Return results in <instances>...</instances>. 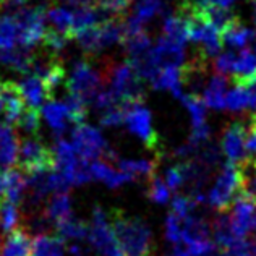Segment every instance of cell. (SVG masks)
Returning <instances> with one entry per match:
<instances>
[{"instance_id":"obj_32","label":"cell","mask_w":256,"mask_h":256,"mask_svg":"<svg viewBox=\"0 0 256 256\" xmlns=\"http://www.w3.org/2000/svg\"><path fill=\"white\" fill-rule=\"evenodd\" d=\"M16 128L22 130L26 136H38L39 128H41V114H39V109L26 106L24 112L22 114V117H20L16 124Z\"/></svg>"},{"instance_id":"obj_10","label":"cell","mask_w":256,"mask_h":256,"mask_svg":"<svg viewBox=\"0 0 256 256\" xmlns=\"http://www.w3.org/2000/svg\"><path fill=\"white\" fill-rule=\"evenodd\" d=\"M220 150L228 162L238 164L248 156L246 151V122L235 118L228 122L220 134Z\"/></svg>"},{"instance_id":"obj_4","label":"cell","mask_w":256,"mask_h":256,"mask_svg":"<svg viewBox=\"0 0 256 256\" xmlns=\"http://www.w3.org/2000/svg\"><path fill=\"white\" fill-rule=\"evenodd\" d=\"M242 192H244V185H242L237 164L227 160L220 167L216 184L208 193V203L216 212H227L232 210Z\"/></svg>"},{"instance_id":"obj_14","label":"cell","mask_w":256,"mask_h":256,"mask_svg":"<svg viewBox=\"0 0 256 256\" xmlns=\"http://www.w3.org/2000/svg\"><path fill=\"white\" fill-rule=\"evenodd\" d=\"M211 232L216 245L222 250H227L228 253H232L235 245L242 240L235 234L230 214L227 212H218V216L211 220Z\"/></svg>"},{"instance_id":"obj_48","label":"cell","mask_w":256,"mask_h":256,"mask_svg":"<svg viewBox=\"0 0 256 256\" xmlns=\"http://www.w3.org/2000/svg\"><path fill=\"white\" fill-rule=\"evenodd\" d=\"M8 2H12V4H15V5H24L28 0H8Z\"/></svg>"},{"instance_id":"obj_22","label":"cell","mask_w":256,"mask_h":256,"mask_svg":"<svg viewBox=\"0 0 256 256\" xmlns=\"http://www.w3.org/2000/svg\"><path fill=\"white\" fill-rule=\"evenodd\" d=\"M65 238L58 234H39L32 242V256H65Z\"/></svg>"},{"instance_id":"obj_21","label":"cell","mask_w":256,"mask_h":256,"mask_svg":"<svg viewBox=\"0 0 256 256\" xmlns=\"http://www.w3.org/2000/svg\"><path fill=\"white\" fill-rule=\"evenodd\" d=\"M118 170H122L128 174L132 177V180L143 177L148 182H151L154 177H158V164L159 159H141V160H133V159H117Z\"/></svg>"},{"instance_id":"obj_39","label":"cell","mask_w":256,"mask_h":256,"mask_svg":"<svg viewBox=\"0 0 256 256\" xmlns=\"http://www.w3.org/2000/svg\"><path fill=\"white\" fill-rule=\"evenodd\" d=\"M132 107L128 106H124V104H117L110 107V109H107L106 112H102V116H100L99 122L102 126H117V125H122L125 124L126 120V114L130 110Z\"/></svg>"},{"instance_id":"obj_12","label":"cell","mask_w":256,"mask_h":256,"mask_svg":"<svg viewBox=\"0 0 256 256\" xmlns=\"http://www.w3.org/2000/svg\"><path fill=\"white\" fill-rule=\"evenodd\" d=\"M151 58L158 70L169 68V66H184L185 46L177 44L162 36L151 49Z\"/></svg>"},{"instance_id":"obj_41","label":"cell","mask_w":256,"mask_h":256,"mask_svg":"<svg viewBox=\"0 0 256 256\" xmlns=\"http://www.w3.org/2000/svg\"><path fill=\"white\" fill-rule=\"evenodd\" d=\"M182 235H184V219L170 212L166 219V237L177 246L182 245Z\"/></svg>"},{"instance_id":"obj_46","label":"cell","mask_w":256,"mask_h":256,"mask_svg":"<svg viewBox=\"0 0 256 256\" xmlns=\"http://www.w3.org/2000/svg\"><path fill=\"white\" fill-rule=\"evenodd\" d=\"M170 256H188V254H186V252H185L184 245H177V246H175V252H174Z\"/></svg>"},{"instance_id":"obj_50","label":"cell","mask_w":256,"mask_h":256,"mask_svg":"<svg viewBox=\"0 0 256 256\" xmlns=\"http://www.w3.org/2000/svg\"><path fill=\"white\" fill-rule=\"evenodd\" d=\"M0 112H2V100H0Z\"/></svg>"},{"instance_id":"obj_29","label":"cell","mask_w":256,"mask_h":256,"mask_svg":"<svg viewBox=\"0 0 256 256\" xmlns=\"http://www.w3.org/2000/svg\"><path fill=\"white\" fill-rule=\"evenodd\" d=\"M184 106L190 112V117H192V124L193 128H200V126H204L206 125V102L203 96H200L196 92H190V94H185L184 98L180 99Z\"/></svg>"},{"instance_id":"obj_11","label":"cell","mask_w":256,"mask_h":256,"mask_svg":"<svg viewBox=\"0 0 256 256\" xmlns=\"http://www.w3.org/2000/svg\"><path fill=\"white\" fill-rule=\"evenodd\" d=\"M0 100H2L4 122L10 126H16L20 117L28 106L20 83L0 75Z\"/></svg>"},{"instance_id":"obj_51","label":"cell","mask_w":256,"mask_h":256,"mask_svg":"<svg viewBox=\"0 0 256 256\" xmlns=\"http://www.w3.org/2000/svg\"><path fill=\"white\" fill-rule=\"evenodd\" d=\"M4 124H5V122H0V128H2V126H4Z\"/></svg>"},{"instance_id":"obj_38","label":"cell","mask_w":256,"mask_h":256,"mask_svg":"<svg viewBox=\"0 0 256 256\" xmlns=\"http://www.w3.org/2000/svg\"><path fill=\"white\" fill-rule=\"evenodd\" d=\"M148 198L152 203L166 204L170 200V188L167 186L164 180L159 177H154L151 182H148Z\"/></svg>"},{"instance_id":"obj_9","label":"cell","mask_w":256,"mask_h":256,"mask_svg":"<svg viewBox=\"0 0 256 256\" xmlns=\"http://www.w3.org/2000/svg\"><path fill=\"white\" fill-rule=\"evenodd\" d=\"M72 141L78 156L84 160H99L109 151L106 140L98 130L88 124L76 125L72 132Z\"/></svg>"},{"instance_id":"obj_34","label":"cell","mask_w":256,"mask_h":256,"mask_svg":"<svg viewBox=\"0 0 256 256\" xmlns=\"http://www.w3.org/2000/svg\"><path fill=\"white\" fill-rule=\"evenodd\" d=\"M90 228H91V224H88L84 220L70 219V220H66L65 224L57 227V234L62 235L65 240L66 238L84 240L90 237Z\"/></svg>"},{"instance_id":"obj_1","label":"cell","mask_w":256,"mask_h":256,"mask_svg":"<svg viewBox=\"0 0 256 256\" xmlns=\"http://www.w3.org/2000/svg\"><path fill=\"white\" fill-rule=\"evenodd\" d=\"M117 242L122 248L124 256H154L156 246L151 228L146 222L136 216L126 214L120 208H112L107 212Z\"/></svg>"},{"instance_id":"obj_44","label":"cell","mask_w":256,"mask_h":256,"mask_svg":"<svg viewBox=\"0 0 256 256\" xmlns=\"http://www.w3.org/2000/svg\"><path fill=\"white\" fill-rule=\"evenodd\" d=\"M232 256H256V238H242L232 250Z\"/></svg>"},{"instance_id":"obj_40","label":"cell","mask_w":256,"mask_h":256,"mask_svg":"<svg viewBox=\"0 0 256 256\" xmlns=\"http://www.w3.org/2000/svg\"><path fill=\"white\" fill-rule=\"evenodd\" d=\"M198 206V201L194 200L192 194H177L172 200V211L180 219H186L190 212Z\"/></svg>"},{"instance_id":"obj_52","label":"cell","mask_w":256,"mask_h":256,"mask_svg":"<svg viewBox=\"0 0 256 256\" xmlns=\"http://www.w3.org/2000/svg\"><path fill=\"white\" fill-rule=\"evenodd\" d=\"M250 2H253V0H250Z\"/></svg>"},{"instance_id":"obj_6","label":"cell","mask_w":256,"mask_h":256,"mask_svg":"<svg viewBox=\"0 0 256 256\" xmlns=\"http://www.w3.org/2000/svg\"><path fill=\"white\" fill-rule=\"evenodd\" d=\"M15 18L20 30L18 46L28 47V49H36V46L42 42L44 32L47 30L46 26L47 12L44 8V5L18 6L15 10Z\"/></svg>"},{"instance_id":"obj_25","label":"cell","mask_w":256,"mask_h":256,"mask_svg":"<svg viewBox=\"0 0 256 256\" xmlns=\"http://www.w3.org/2000/svg\"><path fill=\"white\" fill-rule=\"evenodd\" d=\"M164 38L170 41L185 46L188 41V20L182 12L177 13H167L164 20Z\"/></svg>"},{"instance_id":"obj_23","label":"cell","mask_w":256,"mask_h":256,"mask_svg":"<svg viewBox=\"0 0 256 256\" xmlns=\"http://www.w3.org/2000/svg\"><path fill=\"white\" fill-rule=\"evenodd\" d=\"M90 170H91L92 178L102 180L109 188H118L120 185H124L126 182L132 180V177L128 174L112 169V166L104 162V160H94V162H91Z\"/></svg>"},{"instance_id":"obj_16","label":"cell","mask_w":256,"mask_h":256,"mask_svg":"<svg viewBox=\"0 0 256 256\" xmlns=\"http://www.w3.org/2000/svg\"><path fill=\"white\" fill-rule=\"evenodd\" d=\"M36 49L16 46L13 49L0 50V65L8 66L10 70H15L22 75H30L32 72V60H34Z\"/></svg>"},{"instance_id":"obj_17","label":"cell","mask_w":256,"mask_h":256,"mask_svg":"<svg viewBox=\"0 0 256 256\" xmlns=\"http://www.w3.org/2000/svg\"><path fill=\"white\" fill-rule=\"evenodd\" d=\"M0 256H32V240L26 226H18L6 237Z\"/></svg>"},{"instance_id":"obj_7","label":"cell","mask_w":256,"mask_h":256,"mask_svg":"<svg viewBox=\"0 0 256 256\" xmlns=\"http://www.w3.org/2000/svg\"><path fill=\"white\" fill-rule=\"evenodd\" d=\"M90 244L100 256H124L114 228L107 219V212L100 206H94L90 228Z\"/></svg>"},{"instance_id":"obj_19","label":"cell","mask_w":256,"mask_h":256,"mask_svg":"<svg viewBox=\"0 0 256 256\" xmlns=\"http://www.w3.org/2000/svg\"><path fill=\"white\" fill-rule=\"evenodd\" d=\"M46 218L49 219L56 228L58 226L65 224L66 220L73 219L72 216V200L68 196V193H56L49 200V203L46 204L44 210Z\"/></svg>"},{"instance_id":"obj_20","label":"cell","mask_w":256,"mask_h":256,"mask_svg":"<svg viewBox=\"0 0 256 256\" xmlns=\"http://www.w3.org/2000/svg\"><path fill=\"white\" fill-rule=\"evenodd\" d=\"M20 151V140L16 136L13 126L4 124L0 128V166L13 167L18 160Z\"/></svg>"},{"instance_id":"obj_27","label":"cell","mask_w":256,"mask_h":256,"mask_svg":"<svg viewBox=\"0 0 256 256\" xmlns=\"http://www.w3.org/2000/svg\"><path fill=\"white\" fill-rule=\"evenodd\" d=\"M226 86H227V80L222 75H216L211 78L210 84L206 86V90L203 91V99L208 107L216 110H222L226 109Z\"/></svg>"},{"instance_id":"obj_26","label":"cell","mask_w":256,"mask_h":256,"mask_svg":"<svg viewBox=\"0 0 256 256\" xmlns=\"http://www.w3.org/2000/svg\"><path fill=\"white\" fill-rule=\"evenodd\" d=\"M252 30H248L240 22V18H235L227 28L220 32L222 44L228 46L230 49H246L248 41H250Z\"/></svg>"},{"instance_id":"obj_33","label":"cell","mask_w":256,"mask_h":256,"mask_svg":"<svg viewBox=\"0 0 256 256\" xmlns=\"http://www.w3.org/2000/svg\"><path fill=\"white\" fill-rule=\"evenodd\" d=\"M252 102V90L250 88H240L235 86L232 91L227 92L226 96V109L232 112H238L248 109Z\"/></svg>"},{"instance_id":"obj_49","label":"cell","mask_w":256,"mask_h":256,"mask_svg":"<svg viewBox=\"0 0 256 256\" xmlns=\"http://www.w3.org/2000/svg\"><path fill=\"white\" fill-rule=\"evenodd\" d=\"M0 232H2V230H0ZM0 246H2V235H0Z\"/></svg>"},{"instance_id":"obj_5","label":"cell","mask_w":256,"mask_h":256,"mask_svg":"<svg viewBox=\"0 0 256 256\" xmlns=\"http://www.w3.org/2000/svg\"><path fill=\"white\" fill-rule=\"evenodd\" d=\"M104 84L102 70H96L90 60L83 58L73 65L72 76L66 82V92L78 96L86 104H91Z\"/></svg>"},{"instance_id":"obj_8","label":"cell","mask_w":256,"mask_h":256,"mask_svg":"<svg viewBox=\"0 0 256 256\" xmlns=\"http://www.w3.org/2000/svg\"><path fill=\"white\" fill-rule=\"evenodd\" d=\"M125 124L133 134L143 141L144 146L154 152L156 159H160L164 156V144L162 140H160L159 133L154 130L152 122H151V114L148 109H144L143 106H133L126 114V120Z\"/></svg>"},{"instance_id":"obj_15","label":"cell","mask_w":256,"mask_h":256,"mask_svg":"<svg viewBox=\"0 0 256 256\" xmlns=\"http://www.w3.org/2000/svg\"><path fill=\"white\" fill-rule=\"evenodd\" d=\"M232 82L235 86L252 88L256 83V54L250 49H242L237 56L232 73Z\"/></svg>"},{"instance_id":"obj_30","label":"cell","mask_w":256,"mask_h":256,"mask_svg":"<svg viewBox=\"0 0 256 256\" xmlns=\"http://www.w3.org/2000/svg\"><path fill=\"white\" fill-rule=\"evenodd\" d=\"M20 219L22 218H20L16 204L0 194V230L6 234L12 232L20 226Z\"/></svg>"},{"instance_id":"obj_28","label":"cell","mask_w":256,"mask_h":256,"mask_svg":"<svg viewBox=\"0 0 256 256\" xmlns=\"http://www.w3.org/2000/svg\"><path fill=\"white\" fill-rule=\"evenodd\" d=\"M47 18H49L50 28L64 32L72 41V28H73V10H68L66 6L50 5L47 10Z\"/></svg>"},{"instance_id":"obj_3","label":"cell","mask_w":256,"mask_h":256,"mask_svg":"<svg viewBox=\"0 0 256 256\" xmlns=\"http://www.w3.org/2000/svg\"><path fill=\"white\" fill-rule=\"evenodd\" d=\"M16 167L28 177L50 174L57 169L56 151L50 150L39 138V134L38 136H24L23 140H20Z\"/></svg>"},{"instance_id":"obj_24","label":"cell","mask_w":256,"mask_h":256,"mask_svg":"<svg viewBox=\"0 0 256 256\" xmlns=\"http://www.w3.org/2000/svg\"><path fill=\"white\" fill-rule=\"evenodd\" d=\"M42 114L47 120V124L50 125V128L57 134H62L66 130V125L70 122L68 109H66L65 102H58L56 99H50L42 106Z\"/></svg>"},{"instance_id":"obj_36","label":"cell","mask_w":256,"mask_h":256,"mask_svg":"<svg viewBox=\"0 0 256 256\" xmlns=\"http://www.w3.org/2000/svg\"><path fill=\"white\" fill-rule=\"evenodd\" d=\"M162 8H164L162 0H138L132 16L144 24L146 22H150V20L156 16L158 13L162 12Z\"/></svg>"},{"instance_id":"obj_18","label":"cell","mask_w":256,"mask_h":256,"mask_svg":"<svg viewBox=\"0 0 256 256\" xmlns=\"http://www.w3.org/2000/svg\"><path fill=\"white\" fill-rule=\"evenodd\" d=\"M20 88H22L23 96L26 99V104L30 107H36V109H39V107L44 106L47 100H50L44 82L38 75H34V73L23 75L22 82H20Z\"/></svg>"},{"instance_id":"obj_42","label":"cell","mask_w":256,"mask_h":256,"mask_svg":"<svg viewBox=\"0 0 256 256\" xmlns=\"http://www.w3.org/2000/svg\"><path fill=\"white\" fill-rule=\"evenodd\" d=\"M235 60H237V54L228 50V52H224L218 56V58L214 60V70L218 75H222V76H232L234 73V66H235Z\"/></svg>"},{"instance_id":"obj_35","label":"cell","mask_w":256,"mask_h":256,"mask_svg":"<svg viewBox=\"0 0 256 256\" xmlns=\"http://www.w3.org/2000/svg\"><path fill=\"white\" fill-rule=\"evenodd\" d=\"M188 182V159H182L166 172V184L170 192H177Z\"/></svg>"},{"instance_id":"obj_47","label":"cell","mask_w":256,"mask_h":256,"mask_svg":"<svg viewBox=\"0 0 256 256\" xmlns=\"http://www.w3.org/2000/svg\"><path fill=\"white\" fill-rule=\"evenodd\" d=\"M216 256H232V253H228L227 250H222V248H219V252L216 253Z\"/></svg>"},{"instance_id":"obj_37","label":"cell","mask_w":256,"mask_h":256,"mask_svg":"<svg viewBox=\"0 0 256 256\" xmlns=\"http://www.w3.org/2000/svg\"><path fill=\"white\" fill-rule=\"evenodd\" d=\"M65 106H66V109H68L72 124H75V126L84 124V118L88 116V104L83 99H80L78 96H73V94H68L65 99Z\"/></svg>"},{"instance_id":"obj_43","label":"cell","mask_w":256,"mask_h":256,"mask_svg":"<svg viewBox=\"0 0 256 256\" xmlns=\"http://www.w3.org/2000/svg\"><path fill=\"white\" fill-rule=\"evenodd\" d=\"M134 0H96V5L114 15H124V12L133 4Z\"/></svg>"},{"instance_id":"obj_2","label":"cell","mask_w":256,"mask_h":256,"mask_svg":"<svg viewBox=\"0 0 256 256\" xmlns=\"http://www.w3.org/2000/svg\"><path fill=\"white\" fill-rule=\"evenodd\" d=\"M102 75L104 83L114 91L118 104L128 107L143 104L146 99L144 80L140 76L130 60L117 64L106 58L102 64Z\"/></svg>"},{"instance_id":"obj_45","label":"cell","mask_w":256,"mask_h":256,"mask_svg":"<svg viewBox=\"0 0 256 256\" xmlns=\"http://www.w3.org/2000/svg\"><path fill=\"white\" fill-rule=\"evenodd\" d=\"M200 2L210 4V5H218V6H222V8H230L235 0H200Z\"/></svg>"},{"instance_id":"obj_13","label":"cell","mask_w":256,"mask_h":256,"mask_svg":"<svg viewBox=\"0 0 256 256\" xmlns=\"http://www.w3.org/2000/svg\"><path fill=\"white\" fill-rule=\"evenodd\" d=\"M26 180L18 167H0V194L16 206L22 204Z\"/></svg>"},{"instance_id":"obj_31","label":"cell","mask_w":256,"mask_h":256,"mask_svg":"<svg viewBox=\"0 0 256 256\" xmlns=\"http://www.w3.org/2000/svg\"><path fill=\"white\" fill-rule=\"evenodd\" d=\"M244 190L256 196V156H246L237 164Z\"/></svg>"}]
</instances>
